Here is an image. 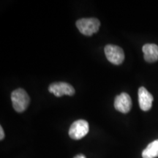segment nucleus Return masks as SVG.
Returning a JSON list of instances; mask_svg holds the SVG:
<instances>
[{
	"label": "nucleus",
	"mask_w": 158,
	"mask_h": 158,
	"mask_svg": "<svg viewBox=\"0 0 158 158\" xmlns=\"http://www.w3.org/2000/svg\"><path fill=\"white\" fill-rule=\"evenodd\" d=\"M11 100L14 110L19 113H21L28 107L30 98L24 89H17L12 92Z\"/></svg>",
	"instance_id": "obj_1"
},
{
	"label": "nucleus",
	"mask_w": 158,
	"mask_h": 158,
	"mask_svg": "<svg viewBox=\"0 0 158 158\" xmlns=\"http://www.w3.org/2000/svg\"><path fill=\"white\" fill-rule=\"evenodd\" d=\"M76 27L81 33L86 36H92L98 32L100 27V22L94 18L81 19L76 21Z\"/></svg>",
	"instance_id": "obj_2"
},
{
	"label": "nucleus",
	"mask_w": 158,
	"mask_h": 158,
	"mask_svg": "<svg viewBox=\"0 0 158 158\" xmlns=\"http://www.w3.org/2000/svg\"><path fill=\"white\" fill-rule=\"evenodd\" d=\"M89 126L86 120H76L71 124L69 129V135L72 139H81L89 133Z\"/></svg>",
	"instance_id": "obj_3"
},
{
	"label": "nucleus",
	"mask_w": 158,
	"mask_h": 158,
	"mask_svg": "<svg viewBox=\"0 0 158 158\" xmlns=\"http://www.w3.org/2000/svg\"><path fill=\"white\" fill-rule=\"evenodd\" d=\"M107 59L114 64H121L124 60V53L122 48L115 45L108 44L104 48Z\"/></svg>",
	"instance_id": "obj_4"
},
{
	"label": "nucleus",
	"mask_w": 158,
	"mask_h": 158,
	"mask_svg": "<svg viewBox=\"0 0 158 158\" xmlns=\"http://www.w3.org/2000/svg\"><path fill=\"white\" fill-rule=\"evenodd\" d=\"M48 91L58 98L63 95L73 96L75 94V89L66 82L53 83L49 86Z\"/></svg>",
	"instance_id": "obj_5"
},
{
	"label": "nucleus",
	"mask_w": 158,
	"mask_h": 158,
	"mask_svg": "<svg viewBox=\"0 0 158 158\" xmlns=\"http://www.w3.org/2000/svg\"><path fill=\"white\" fill-rule=\"evenodd\" d=\"M132 100L127 93L123 92L116 97L114 100V108L122 114H127L132 108Z\"/></svg>",
	"instance_id": "obj_6"
},
{
	"label": "nucleus",
	"mask_w": 158,
	"mask_h": 158,
	"mask_svg": "<svg viewBox=\"0 0 158 158\" xmlns=\"http://www.w3.org/2000/svg\"><path fill=\"white\" fill-rule=\"evenodd\" d=\"M153 96L147 89L143 86L138 89V101L141 110L147 111L151 109L153 102Z\"/></svg>",
	"instance_id": "obj_7"
},
{
	"label": "nucleus",
	"mask_w": 158,
	"mask_h": 158,
	"mask_svg": "<svg viewBox=\"0 0 158 158\" xmlns=\"http://www.w3.org/2000/svg\"><path fill=\"white\" fill-rule=\"evenodd\" d=\"M142 51L144 54V59L147 62L152 63L158 60V45L147 43L143 45Z\"/></svg>",
	"instance_id": "obj_8"
},
{
	"label": "nucleus",
	"mask_w": 158,
	"mask_h": 158,
	"mask_svg": "<svg viewBox=\"0 0 158 158\" xmlns=\"http://www.w3.org/2000/svg\"><path fill=\"white\" fill-rule=\"evenodd\" d=\"M158 157V139L150 143L142 152L143 158H156Z\"/></svg>",
	"instance_id": "obj_9"
},
{
	"label": "nucleus",
	"mask_w": 158,
	"mask_h": 158,
	"mask_svg": "<svg viewBox=\"0 0 158 158\" xmlns=\"http://www.w3.org/2000/svg\"><path fill=\"white\" fill-rule=\"evenodd\" d=\"M0 134H1V135H0V140L1 141H2L4 139V138H5V133H4V130H3V128L2 127H0Z\"/></svg>",
	"instance_id": "obj_10"
},
{
	"label": "nucleus",
	"mask_w": 158,
	"mask_h": 158,
	"mask_svg": "<svg viewBox=\"0 0 158 158\" xmlns=\"http://www.w3.org/2000/svg\"><path fill=\"white\" fill-rule=\"evenodd\" d=\"M74 158H86V157H85V155H82V154H80V155H76Z\"/></svg>",
	"instance_id": "obj_11"
}]
</instances>
